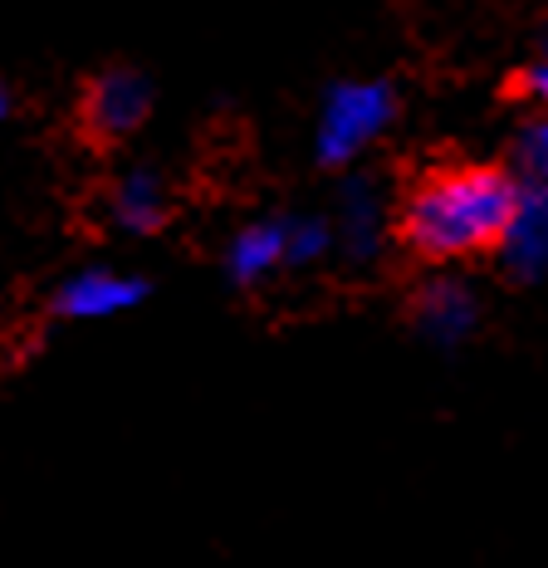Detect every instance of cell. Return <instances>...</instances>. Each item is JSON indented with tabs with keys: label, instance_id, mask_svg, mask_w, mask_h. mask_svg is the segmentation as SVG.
I'll return each instance as SVG.
<instances>
[{
	"label": "cell",
	"instance_id": "obj_1",
	"mask_svg": "<svg viewBox=\"0 0 548 568\" xmlns=\"http://www.w3.org/2000/svg\"><path fill=\"white\" fill-rule=\"evenodd\" d=\"M524 176L490 162L432 168L402 201L397 235L422 260H466L505 251V235L519 216Z\"/></svg>",
	"mask_w": 548,
	"mask_h": 568
},
{
	"label": "cell",
	"instance_id": "obj_2",
	"mask_svg": "<svg viewBox=\"0 0 548 568\" xmlns=\"http://www.w3.org/2000/svg\"><path fill=\"white\" fill-rule=\"evenodd\" d=\"M397 113V93L383 79H353V84H333L324 99V113H318V162L328 168H343L373 138H383V128Z\"/></svg>",
	"mask_w": 548,
	"mask_h": 568
},
{
	"label": "cell",
	"instance_id": "obj_3",
	"mask_svg": "<svg viewBox=\"0 0 548 568\" xmlns=\"http://www.w3.org/2000/svg\"><path fill=\"white\" fill-rule=\"evenodd\" d=\"M148 300V280L123 275V270H79L54 290V314L59 318H113L128 314Z\"/></svg>",
	"mask_w": 548,
	"mask_h": 568
},
{
	"label": "cell",
	"instance_id": "obj_4",
	"mask_svg": "<svg viewBox=\"0 0 548 568\" xmlns=\"http://www.w3.org/2000/svg\"><path fill=\"white\" fill-rule=\"evenodd\" d=\"M148 109H152V89L138 69H103L89 84V99H83V123L99 138H128L142 128Z\"/></svg>",
	"mask_w": 548,
	"mask_h": 568
},
{
	"label": "cell",
	"instance_id": "obj_5",
	"mask_svg": "<svg viewBox=\"0 0 548 568\" xmlns=\"http://www.w3.org/2000/svg\"><path fill=\"white\" fill-rule=\"evenodd\" d=\"M290 231H294V216H265L241 226L231 235V245H225V275L235 284H255L274 265H290Z\"/></svg>",
	"mask_w": 548,
	"mask_h": 568
},
{
	"label": "cell",
	"instance_id": "obj_6",
	"mask_svg": "<svg viewBox=\"0 0 548 568\" xmlns=\"http://www.w3.org/2000/svg\"><path fill=\"white\" fill-rule=\"evenodd\" d=\"M505 265L519 280L548 275V186L544 182H524L519 216L505 235Z\"/></svg>",
	"mask_w": 548,
	"mask_h": 568
},
{
	"label": "cell",
	"instance_id": "obj_7",
	"mask_svg": "<svg viewBox=\"0 0 548 568\" xmlns=\"http://www.w3.org/2000/svg\"><path fill=\"white\" fill-rule=\"evenodd\" d=\"M416 328H422L426 338H436V343H460L475 328V294L466 290V284H456V280H436V284H426L422 294H416Z\"/></svg>",
	"mask_w": 548,
	"mask_h": 568
},
{
	"label": "cell",
	"instance_id": "obj_8",
	"mask_svg": "<svg viewBox=\"0 0 548 568\" xmlns=\"http://www.w3.org/2000/svg\"><path fill=\"white\" fill-rule=\"evenodd\" d=\"M333 235L353 260H373L377 245H383V201H377L373 182H348L338 201V221H333Z\"/></svg>",
	"mask_w": 548,
	"mask_h": 568
},
{
	"label": "cell",
	"instance_id": "obj_9",
	"mask_svg": "<svg viewBox=\"0 0 548 568\" xmlns=\"http://www.w3.org/2000/svg\"><path fill=\"white\" fill-rule=\"evenodd\" d=\"M109 211H113L118 226L133 231V235L158 231L166 221V186H162V176L148 172V168L123 172L113 182V192H109Z\"/></svg>",
	"mask_w": 548,
	"mask_h": 568
},
{
	"label": "cell",
	"instance_id": "obj_10",
	"mask_svg": "<svg viewBox=\"0 0 548 568\" xmlns=\"http://www.w3.org/2000/svg\"><path fill=\"white\" fill-rule=\"evenodd\" d=\"M338 241L333 235V221L324 216H294V231H290V265H308Z\"/></svg>",
	"mask_w": 548,
	"mask_h": 568
},
{
	"label": "cell",
	"instance_id": "obj_11",
	"mask_svg": "<svg viewBox=\"0 0 548 568\" xmlns=\"http://www.w3.org/2000/svg\"><path fill=\"white\" fill-rule=\"evenodd\" d=\"M519 172H524V182L548 186V113H539L519 133Z\"/></svg>",
	"mask_w": 548,
	"mask_h": 568
},
{
	"label": "cell",
	"instance_id": "obj_12",
	"mask_svg": "<svg viewBox=\"0 0 548 568\" xmlns=\"http://www.w3.org/2000/svg\"><path fill=\"white\" fill-rule=\"evenodd\" d=\"M519 93L539 99V103H544V113H548V54H544L534 69H524V74H519Z\"/></svg>",
	"mask_w": 548,
	"mask_h": 568
}]
</instances>
